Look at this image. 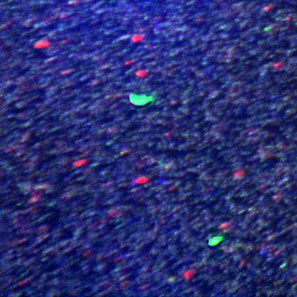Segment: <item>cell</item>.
<instances>
[{
    "label": "cell",
    "instance_id": "cell-3",
    "mask_svg": "<svg viewBox=\"0 0 297 297\" xmlns=\"http://www.w3.org/2000/svg\"><path fill=\"white\" fill-rule=\"evenodd\" d=\"M87 163L86 159L79 160V161H76L75 163H74V166H75V167H77V166H81V165H83L84 163Z\"/></svg>",
    "mask_w": 297,
    "mask_h": 297
},
{
    "label": "cell",
    "instance_id": "cell-1",
    "mask_svg": "<svg viewBox=\"0 0 297 297\" xmlns=\"http://www.w3.org/2000/svg\"><path fill=\"white\" fill-rule=\"evenodd\" d=\"M130 102L133 104L140 105V106L147 104V103L154 100V97L152 96H147L145 94H139V95L130 94Z\"/></svg>",
    "mask_w": 297,
    "mask_h": 297
},
{
    "label": "cell",
    "instance_id": "cell-2",
    "mask_svg": "<svg viewBox=\"0 0 297 297\" xmlns=\"http://www.w3.org/2000/svg\"><path fill=\"white\" fill-rule=\"evenodd\" d=\"M149 180V178H146V177H140V178H137L135 179V183H144L145 182H147Z\"/></svg>",
    "mask_w": 297,
    "mask_h": 297
}]
</instances>
